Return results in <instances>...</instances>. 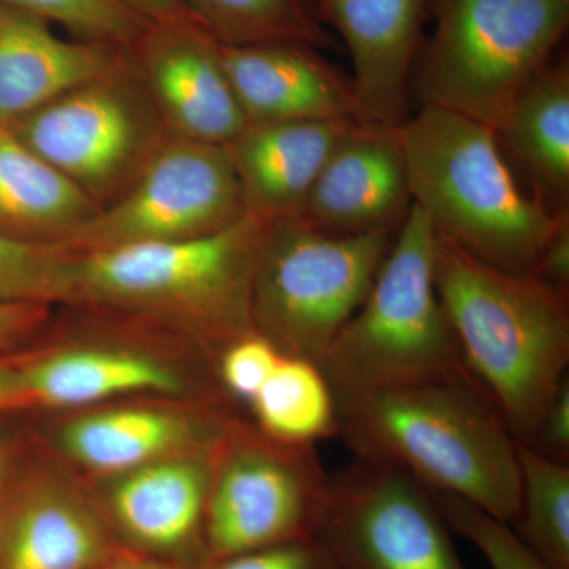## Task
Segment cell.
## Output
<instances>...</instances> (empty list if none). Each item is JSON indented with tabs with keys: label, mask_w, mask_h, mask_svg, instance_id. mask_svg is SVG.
Instances as JSON below:
<instances>
[{
	"label": "cell",
	"mask_w": 569,
	"mask_h": 569,
	"mask_svg": "<svg viewBox=\"0 0 569 569\" xmlns=\"http://www.w3.org/2000/svg\"><path fill=\"white\" fill-rule=\"evenodd\" d=\"M211 475L194 459H159L127 471L111 493L116 523L153 556L190 548L204 531Z\"/></svg>",
	"instance_id": "cell-18"
},
{
	"label": "cell",
	"mask_w": 569,
	"mask_h": 569,
	"mask_svg": "<svg viewBox=\"0 0 569 569\" xmlns=\"http://www.w3.org/2000/svg\"><path fill=\"white\" fill-rule=\"evenodd\" d=\"M227 443L206 503V549L212 561L320 538L332 477L313 445L283 443L263 432L231 436Z\"/></svg>",
	"instance_id": "cell-9"
},
{
	"label": "cell",
	"mask_w": 569,
	"mask_h": 569,
	"mask_svg": "<svg viewBox=\"0 0 569 569\" xmlns=\"http://www.w3.org/2000/svg\"><path fill=\"white\" fill-rule=\"evenodd\" d=\"M28 406L29 400L22 388L20 370L0 362V411Z\"/></svg>",
	"instance_id": "cell-37"
},
{
	"label": "cell",
	"mask_w": 569,
	"mask_h": 569,
	"mask_svg": "<svg viewBox=\"0 0 569 569\" xmlns=\"http://www.w3.org/2000/svg\"><path fill=\"white\" fill-rule=\"evenodd\" d=\"M497 137L537 186L539 200L563 212L569 193L567 61L549 63L523 89Z\"/></svg>",
	"instance_id": "cell-22"
},
{
	"label": "cell",
	"mask_w": 569,
	"mask_h": 569,
	"mask_svg": "<svg viewBox=\"0 0 569 569\" xmlns=\"http://www.w3.org/2000/svg\"><path fill=\"white\" fill-rule=\"evenodd\" d=\"M71 252L0 233V302H69Z\"/></svg>",
	"instance_id": "cell-27"
},
{
	"label": "cell",
	"mask_w": 569,
	"mask_h": 569,
	"mask_svg": "<svg viewBox=\"0 0 569 569\" xmlns=\"http://www.w3.org/2000/svg\"><path fill=\"white\" fill-rule=\"evenodd\" d=\"M102 569H183L171 561L152 557L151 553L137 550H112L110 559Z\"/></svg>",
	"instance_id": "cell-36"
},
{
	"label": "cell",
	"mask_w": 569,
	"mask_h": 569,
	"mask_svg": "<svg viewBox=\"0 0 569 569\" xmlns=\"http://www.w3.org/2000/svg\"><path fill=\"white\" fill-rule=\"evenodd\" d=\"M48 316V305L0 302V348L28 336Z\"/></svg>",
	"instance_id": "cell-34"
},
{
	"label": "cell",
	"mask_w": 569,
	"mask_h": 569,
	"mask_svg": "<svg viewBox=\"0 0 569 569\" xmlns=\"http://www.w3.org/2000/svg\"><path fill=\"white\" fill-rule=\"evenodd\" d=\"M411 200L433 230L463 252L515 274H531L550 238L569 220L527 197L489 127L422 104L399 126Z\"/></svg>",
	"instance_id": "cell-3"
},
{
	"label": "cell",
	"mask_w": 569,
	"mask_h": 569,
	"mask_svg": "<svg viewBox=\"0 0 569 569\" xmlns=\"http://www.w3.org/2000/svg\"><path fill=\"white\" fill-rule=\"evenodd\" d=\"M411 204L399 126L356 122L326 160L299 217L326 233L397 231Z\"/></svg>",
	"instance_id": "cell-13"
},
{
	"label": "cell",
	"mask_w": 569,
	"mask_h": 569,
	"mask_svg": "<svg viewBox=\"0 0 569 569\" xmlns=\"http://www.w3.org/2000/svg\"><path fill=\"white\" fill-rule=\"evenodd\" d=\"M436 246L429 217L411 204L365 302L321 361L332 391L468 377L437 291Z\"/></svg>",
	"instance_id": "cell-5"
},
{
	"label": "cell",
	"mask_w": 569,
	"mask_h": 569,
	"mask_svg": "<svg viewBox=\"0 0 569 569\" xmlns=\"http://www.w3.org/2000/svg\"><path fill=\"white\" fill-rule=\"evenodd\" d=\"M249 407L258 430L283 443L313 445L336 436L335 391L309 359L283 353Z\"/></svg>",
	"instance_id": "cell-24"
},
{
	"label": "cell",
	"mask_w": 569,
	"mask_h": 569,
	"mask_svg": "<svg viewBox=\"0 0 569 569\" xmlns=\"http://www.w3.org/2000/svg\"><path fill=\"white\" fill-rule=\"evenodd\" d=\"M130 54L171 133L228 146L246 129L220 41L194 14L149 24Z\"/></svg>",
	"instance_id": "cell-12"
},
{
	"label": "cell",
	"mask_w": 569,
	"mask_h": 569,
	"mask_svg": "<svg viewBox=\"0 0 569 569\" xmlns=\"http://www.w3.org/2000/svg\"><path fill=\"white\" fill-rule=\"evenodd\" d=\"M223 44L305 43L317 50L332 39L307 0H183Z\"/></svg>",
	"instance_id": "cell-26"
},
{
	"label": "cell",
	"mask_w": 569,
	"mask_h": 569,
	"mask_svg": "<svg viewBox=\"0 0 569 569\" xmlns=\"http://www.w3.org/2000/svg\"><path fill=\"white\" fill-rule=\"evenodd\" d=\"M193 426L170 411L123 408L70 422L62 433L67 451L82 466L103 473H127L163 459L192 440Z\"/></svg>",
	"instance_id": "cell-23"
},
{
	"label": "cell",
	"mask_w": 569,
	"mask_h": 569,
	"mask_svg": "<svg viewBox=\"0 0 569 569\" xmlns=\"http://www.w3.org/2000/svg\"><path fill=\"white\" fill-rule=\"evenodd\" d=\"M282 355L271 340L249 332L223 347L219 359L220 381L231 396L249 406Z\"/></svg>",
	"instance_id": "cell-30"
},
{
	"label": "cell",
	"mask_w": 569,
	"mask_h": 569,
	"mask_svg": "<svg viewBox=\"0 0 569 569\" xmlns=\"http://www.w3.org/2000/svg\"><path fill=\"white\" fill-rule=\"evenodd\" d=\"M531 274L552 287L569 291V220L550 238Z\"/></svg>",
	"instance_id": "cell-33"
},
{
	"label": "cell",
	"mask_w": 569,
	"mask_h": 569,
	"mask_svg": "<svg viewBox=\"0 0 569 569\" xmlns=\"http://www.w3.org/2000/svg\"><path fill=\"white\" fill-rule=\"evenodd\" d=\"M97 212L77 183L0 126V233L63 246Z\"/></svg>",
	"instance_id": "cell-19"
},
{
	"label": "cell",
	"mask_w": 569,
	"mask_h": 569,
	"mask_svg": "<svg viewBox=\"0 0 569 569\" xmlns=\"http://www.w3.org/2000/svg\"><path fill=\"white\" fill-rule=\"evenodd\" d=\"M529 447L559 462L569 463V377L550 400Z\"/></svg>",
	"instance_id": "cell-32"
},
{
	"label": "cell",
	"mask_w": 569,
	"mask_h": 569,
	"mask_svg": "<svg viewBox=\"0 0 569 569\" xmlns=\"http://www.w3.org/2000/svg\"><path fill=\"white\" fill-rule=\"evenodd\" d=\"M244 216L227 146L170 132L132 186L99 209L62 247L92 252L181 241L216 233Z\"/></svg>",
	"instance_id": "cell-10"
},
{
	"label": "cell",
	"mask_w": 569,
	"mask_h": 569,
	"mask_svg": "<svg viewBox=\"0 0 569 569\" xmlns=\"http://www.w3.org/2000/svg\"><path fill=\"white\" fill-rule=\"evenodd\" d=\"M433 269L468 378L529 443L568 377L569 291L485 263L438 234Z\"/></svg>",
	"instance_id": "cell-2"
},
{
	"label": "cell",
	"mask_w": 569,
	"mask_h": 569,
	"mask_svg": "<svg viewBox=\"0 0 569 569\" xmlns=\"http://www.w3.org/2000/svg\"><path fill=\"white\" fill-rule=\"evenodd\" d=\"M266 230L246 213L200 238L70 250L69 302L182 318L227 347L254 331L253 277Z\"/></svg>",
	"instance_id": "cell-4"
},
{
	"label": "cell",
	"mask_w": 569,
	"mask_h": 569,
	"mask_svg": "<svg viewBox=\"0 0 569 569\" xmlns=\"http://www.w3.org/2000/svg\"><path fill=\"white\" fill-rule=\"evenodd\" d=\"M335 396L336 436L356 459L397 468L430 492L515 522L518 440L470 378Z\"/></svg>",
	"instance_id": "cell-1"
},
{
	"label": "cell",
	"mask_w": 569,
	"mask_h": 569,
	"mask_svg": "<svg viewBox=\"0 0 569 569\" xmlns=\"http://www.w3.org/2000/svg\"><path fill=\"white\" fill-rule=\"evenodd\" d=\"M356 122L247 123L227 146L247 216L268 224L301 216L326 160Z\"/></svg>",
	"instance_id": "cell-16"
},
{
	"label": "cell",
	"mask_w": 569,
	"mask_h": 569,
	"mask_svg": "<svg viewBox=\"0 0 569 569\" xmlns=\"http://www.w3.org/2000/svg\"><path fill=\"white\" fill-rule=\"evenodd\" d=\"M18 370L29 406L80 407L133 392L181 389L170 367L114 348H71Z\"/></svg>",
	"instance_id": "cell-21"
},
{
	"label": "cell",
	"mask_w": 569,
	"mask_h": 569,
	"mask_svg": "<svg viewBox=\"0 0 569 569\" xmlns=\"http://www.w3.org/2000/svg\"><path fill=\"white\" fill-rule=\"evenodd\" d=\"M396 234L326 233L301 217L269 223L253 277L254 332L320 366L365 302Z\"/></svg>",
	"instance_id": "cell-7"
},
{
	"label": "cell",
	"mask_w": 569,
	"mask_h": 569,
	"mask_svg": "<svg viewBox=\"0 0 569 569\" xmlns=\"http://www.w3.org/2000/svg\"><path fill=\"white\" fill-rule=\"evenodd\" d=\"M112 550L77 498L37 490L0 518V569H102Z\"/></svg>",
	"instance_id": "cell-20"
},
{
	"label": "cell",
	"mask_w": 569,
	"mask_h": 569,
	"mask_svg": "<svg viewBox=\"0 0 569 569\" xmlns=\"http://www.w3.org/2000/svg\"><path fill=\"white\" fill-rule=\"evenodd\" d=\"M130 51L63 39L50 22L0 2V126L121 67Z\"/></svg>",
	"instance_id": "cell-17"
},
{
	"label": "cell",
	"mask_w": 569,
	"mask_h": 569,
	"mask_svg": "<svg viewBox=\"0 0 569 569\" xmlns=\"http://www.w3.org/2000/svg\"><path fill=\"white\" fill-rule=\"evenodd\" d=\"M222 61L247 122H370L353 81L305 43H220Z\"/></svg>",
	"instance_id": "cell-15"
},
{
	"label": "cell",
	"mask_w": 569,
	"mask_h": 569,
	"mask_svg": "<svg viewBox=\"0 0 569 569\" xmlns=\"http://www.w3.org/2000/svg\"><path fill=\"white\" fill-rule=\"evenodd\" d=\"M430 9L433 31L417 58L422 104L500 133L563 39L569 0H430Z\"/></svg>",
	"instance_id": "cell-6"
},
{
	"label": "cell",
	"mask_w": 569,
	"mask_h": 569,
	"mask_svg": "<svg viewBox=\"0 0 569 569\" xmlns=\"http://www.w3.org/2000/svg\"><path fill=\"white\" fill-rule=\"evenodd\" d=\"M10 127L99 209L132 186L170 133L132 54L118 69L62 93Z\"/></svg>",
	"instance_id": "cell-8"
},
{
	"label": "cell",
	"mask_w": 569,
	"mask_h": 569,
	"mask_svg": "<svg viewBox=\"0 0 569 569\" xmlns=\"http://www.w3.org/2000/svg\"><path fill=\"white\" fill-rule=\"evenodd\" d=\"M518 459L516 533L549 569H569V463L550 459L522 441H518Z\"/></svg>",
	"instance_id": "cell-25"
},
{
	"label": "cell",
	"mask_w": 569,
	"mask_h": 569,
	"mask_svg": "<svg viewBox=\"0 0 569 569\" xmlns=\"http://www.w3.org/2000/svg\"><path fill=\"white\" fill-rule=\"evenodd\" d=\"M119 2L149 24L181 20L193 14L183 0H119Z\"/></svg>",
	"instance_id": "cell-35"
},
{
	"label": "cell",
	"mask_w": 569,
	"mask_h": 569,
	"mask_svg": "<svg viewBox=\"0 0 569 569\" xmlns=\"http://www.w3.org/2000/svg\"><path fill=\"white\" fill-rule=\"evenodd\" d=\"M320 539L342 569H466L432 492L370 460L332 477Z\"/></svg>",
	"instance_id": "cell-11"
},
{
	"label": "cell",
	"mask_w": 569,
	"mask_h": 569,
	"mask_svg": "<svg viewBox=\"0 0 569 569\" xmlns=\"http://www.w3.org/2000/svg\"><path fill=\"white\" fill-rule=\"evenodd\" d=\"M50 24L61 26L73 39L132 51L149 22L119 0H0Z\"/></svg>",
	"instance_id": "cell-28"
},
{
	"label": "cell",
	"mask_w": 569,
	"mask_h": 569,
	"mask_svg": "<svg viewBox=\"0 0 569 569\" xmlns=\"http://www.w3.org/2000/svg\"><path fill=\"white\" fill-rule=\"evenodd\" d=\"M211 569H342L320 538L284 542L213 561Z\"/></svg>",
	"instance_id": "cell-31"
},
{
	"label": "cell",
	"mask_w": 569,
	"mask_h": 569,
	"mask_svg": "<svg viewBox=\"0 0 569 569\" xmlns=\"http://www.w3.org/2000/svg\"><path fill=\"white\" fill-rule=\"evenodd\" d=\"M10 467V445L6 437L0 436V518H2L3 489Z\"/></svg>",
	"instance_id": "cell-38"
},
{
	"label": "cell",
	"mask_w": 569,
	"mask_h": 569,
	"mask_svg": "<svg viewBox=\"0 0 569 569\" xmlns=\"http://www.w3.org/2000/svg\"><path fill=\"white\" fill-rule=\"evenodd\" d=\"M432 496L449 529L468 539L481 552L490 568L549 569L518 533L512 531L509 523L501 522L462 498L436 492Z\"/></svg>",
	"instance_id": "cell-29"
},
{
	"label": "cell",
	"mask_w": 569,
	"mask_h": 569,
	"mask_svg": "<svg viewBox=\"0 0 569 569\" xmlns=\"http://www.w3.org/2000/svg\"><path fill=\"white\" fill-rule=\"evenodd\" d=\"M318 24L339 33L356 97L370 122L406 121L411 70L430 0H307Z\"/></svg>",
	"instance_id": "cell-14"
}]
</instances>
